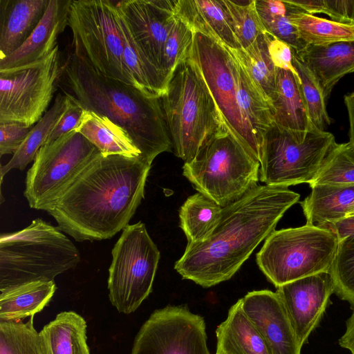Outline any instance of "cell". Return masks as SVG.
I'll return each mask as SVG.
<instances>
[{"label":"cell","mask_w":354,"mask_h":354,"mask_svg":"<svg viewBox=\"0 0 354 354\" xmlns=\"http://www.w3.org/2000/svg\"><path fill=\"white\" fill-rule=\"evenodd\" d=\"M205 326L186 306L157 309L138 330L131 354H210Z\"/></svg>","instance_id":"14"},{"label":"cell","mask_w":354,"mask_h":354,"mask_svg":"<svg viewBox=\"0 0 354 354\" xmlns=\"http://www.w3.org/2000/svg\"><path fill=\"white\" fill-rule=\"evenodd\" d=\"M174 13L193 32L213 37L230 48H241L223 0H178Z\"/></svg>","instance_id":"20"},{"label":"cell","mask_w":354,"mask_h":354,"mask_svg":"<svg viewBox=\"0 0 354 354\" xmlns=\"http://www.w3.org/2000/svg\"><path fill=\"white\" fill-rule=\"evenodd\" d=\"M274 122L290 131H308L311 122L299 86L290 71L277 68L276 88L272 101Z\"/></svg>","instance_id":"24"},{"label":"cell","mask_w":354,"mask_h":354,"mask_svg":"<svg viewBox=\"0 0 354 354\" xmlns=\"http://www.w3.org/2000/svg\"><path fill=\"white\" fill-rule=\"evenodd\" d=\"M100 153L75 130L43 145L26 174L24 195L30 207L47 212Z\"/></svg>","instance_id":"12"},{"label":"cell","mask_w":354,"mask_h":354,"mask_svg":"<svg viewBox=\"0 0 354 354\" xmlns=\"http://www.w3.org/2000/svg\"><path fill=\"white\" fill-rule=\"evenodd\" d=\"M74 130L84 136L103 155L142 156L127 132L102 115L84 109L80 124Z\"/></svg>","instance_id":"27"},{"label":"cell","mask_w":354,"mask_h":354,"mask_svg":"<svg viewBox=\"0 0 354 354\" xmlns=\"http://www.w3.org/2000/svg\"><path fill=\"white\" fill-rule=\"evenodd\" d=\"M349 122V142L354 146V91L344 96Z\"/></svg>","instance_id":"45"},{"label":"cell","mask_w":354,"mask_h":354,"mask_svg":"<svg viewBox=\"0 0 354 354\" xmlns=\"http://www.w3.org/2000/svg\"><path fill=\"white\" fill-rule=\"evenodd\" d=\"M86 322L75 311H62L39 332L44 354H91Z\"/></svg>","instance_id":"25"},{"label":"cell","mask_w":354,"mask_h":354,"mask_svg":"<svg viewBox=\"0 0 354 354\" xmlns=\"http://www.w3.org/2000/svg\"><path fill=\"white\" fill-rule=\"evenodd\" d=\"M151 166L142 156L100 153L47 212L77 241L110 239L140 205Z\"/></svg>","instance_id":"1"},{"label":"cell","mask_w":354,"mask_h":354,"mask_svg":"<svg viewBox=\"0 0 354 354\" xmlns=\"http://www.w3.org/2000/svg\"><path fill=\"white\" fill-rule=\"evenodd\" d=\"M336 143L332 133L316 127L290 131L274 124L262 142L259 180L286 187L309 184Z\"/></svg>","instance_id":"10"},{"label":"cell","mask_w":354,"mask_h":354,"mask_svg":"<svg viewBox=\"0 0 354 354\" xmlns=\"http://www.w3.org/2000/svg\"><path fill=\"white\" fill-rule=\"evenodd\" d=\"M334 284L329 272H322L277 288L299 344L302 346L319 324Z\"/></svg>","instance_id":"15"},{"label":"cell","mask_w":354,"mask_h":354,"mask_svg":"<svg viewBox=\"0 0 354 354\" xmlns=\"http://www.w3.org/2000/svg\"><path fill=\"white\" fill-rule=\"evenodd\" d=\"M68 26L80 59L106 77L136 86L124 63L114 1L71 0Z\"/></svg>","instance_id":"9"},{"label":"cell","mask_w":354,"mask_h":354,"mask_svg":"<svg viewBox=\"0 0 354 354\" xmlns=\"http://www.w3.org/2000/svg\"><path fill=\"white\" fill-rule=\"evenodd\" d=\"M259 169L260 162L225 128L185 162L183 174L198 192L224 207L257 185Z\"/></svg>","instance_id":"7"},{"label":"cell","mask_w":354,"mask_h":354,"mask_svg":"<svg viewBox=\"0 0 354 354\" xmlns=\"http://www.w3.org/2000/svg\"><path fill=\"white\" fill-rule=\"evenodd\" d=\"M32 127L16 122L0 124V155L14 154L27 138Z\"/></svg>","instance_id":"41"},{"label":"cell","mask_w":354,"mask_h":354,"mask_svg":"<svg viewBox=\"0 0 354 354\" xmlns=\"http://www.w3.org/2000/svg\"><path fill=\"white\" fill-rule=\"evenodd\" d=\"M80 261L75 244L58 227L43 219L0 236V289L54 279Z\"/></svg>","instance_id":"6"},{"label":"cell","mask_w":354,"mask_h":354,"mask_svg":"<svg viewBox=\"0 0 354 354\" xmlns=\"http://www.w3.org/2000/svg\"><path fill=\"white\" fill-rule=\"evenodd\" d=\"M305 12L324 13L337 23L354 26V0H287Z\"/></svg>","instance_id":"40"},{"label":"cell","mask_w":354,"mask_h":354,"mask_svg":"<svg viewBox=\"0 0 354 354\" xmlns=\"http://www.w3.org/2000/svg\"><path fill=\"white\" fill-rule=\"evenodd\" d=\"M216 354H219V353H216Z\"/></svg>","instance_id":"47"},{"label":"cell","mask_w":354,"mask_h":354,"mask_svg":"<svg viewBox=\"0 0 354 354\" xmlns=\"http://www.w3.org/2000/svg\"><path fill=\"white\" fill-rule=\"evenodd\" d=\"M296 54L317 82L326 101L338 81L354 72V40L307 45Z\"/></svg>","instance_id":"19"},{"label":"cell","mask_w":354,"mask_h":354,"mask_svg":"<svg viewBox=\"0 0 354 354\" xmlns=\"http://www.w3.org/2000/svg\"><path fill=\"white\" fill-rule=\"evenodd\" d=\"M292 64L299 77V89L313 124L319 130L330 124L326 106V100L323 93L312 74L301 62L292 49Z\"/></svg>","instance_id":"36"},{"label":"cell","mask_w":354,"mask_h":354,"mask_svg":"<svg viewBox=\"0 0 354 354\" xmlns=\"http://www.w3.org/2000/svg\"><path fill=\"white\" fill-rule=\"evenodd\" d=\"M111 255L109 298L119 313L129 315L152 292L160 253L145 223L138 222L122 230Z\"/></svg>","instance_id":"11"},{"label":"cell","mask_w":354,"mask_h":354,"mask_svg":"<svg viewBox=\"0 0 354 354\" xmlns=\"http://www.w3.org/2000/svg\"><path fill=\"white\" fill-rule=\"evenodd\" d=\"M71 103L65 95L58 93L52 106L34 125L27 138L9 162L0 167V180L11 169L24 170L34 160L39 149L44 145L50 132Z\"/></svg>","instance_id":"29"},{"label":"cell","mask_w":354,"mask_h":354,"mask_svg":"<svg viewBox=\"0 0 354 354\" xmlns=\"http://www.w3.org/2000/svg\"><path fill=\"white\" fill-rule=\"evenodd\" d=\"M59 83L71 101L123 128L149 163L160 153L171 151L160 97L97 73L74 53L62 66Z\"/></svg>","instance_id":"3"},{"label":"cell","mask_w":354,"mask_h":354,"mask_svg":"<svg viewBox=\"0 0 354 354\" xmlns=\"http://www.w3.org/2000/svg\"><path fill=\"white\" fill-rule=\"evenodd\" d=\"M240 299L243 312L263 339L270 354H301L302 346L276 292L254 290Z\"/></svg>","instance_id":"17"},{"label":"cell","mask_w":354,"mask_h":354,"mask_svg":"<svg viewBox=\"0 0 354 354\" xmlns=\"http://www.w3.org/2000/svg\"><path fill=\"white\" fill-rule=\"evenodd\" d=\"M230 49L272 109L276 88L277 68L270 59L265 33L259 35L246 48Z\"/></svg>","instance_id":"31"},{"label":"cell","mask_w":354,"mask_h":354,"mask_svg":"<svg viewBox=\"0 0 354 354\" xmlns=\"http://www.w3.org/2000/svg\"><path fill=\"white\" fill-rule=\"evenodd\" d=\"M219 354H270L263 339L243 312L241 299L228 310L216 330Z\"/></svg>","instance_id":"22"},{"label":"cell","mask_w":354,"mask_h":354,"mask_svg":"<svg viewBox=\"0 0 354 354\" xmlns=\"http://www.w3.org/2000/svg\"><path fill=\"white\" fill-rule=\"evenodd\" d=\"M50 0H0V59L17 50L30 36Z\"/></svg>","instance_id":"21"},{"label":"cell","mask_w":354,"mask_h":354,"mask_svg":"<svg viewBox=\"0 0 354 354\" xmlns=\"http://www.w3.org/2000/svg\"><path fill=\"white\" fill-rule=\"evenodd\" d=\"M326 228L337 236L339 242L350 236H354V216L318 225Z\"/></svg>","instance_id":"44"},{"label":"cell","mask_w":354,"mask_h":354,"mask_svg":"<svg viewBox=\"0 0 354 354\" xmlns=\"http://www.w3.org/2000/svg\"><path fill=\"white\" fill-rule=\"evenodd\" d=\"M299 198L298 193L286 187H254L223 207L216 227L206 239L187 243L174 269L183 279L204 288L227 281Z\"/></svg>","instance_id":"2"},{"label":"cell","mask_w":354,"mask_h":354,"mask_svg":"<svg viewBox=\"0 0 354 354\" xmlns=\"http://www.w3.org/2000/svg\"><path fill=\"white\" fill-rule=\"evenodd\" d=\"M115 8L123 41L124 63L136 87L149 95L161 97L167 84L165 73L149 60L138 46L116 2Z\"/></svg>","instance_id":"28"},{"label":"cell","mask_w":354,"mask_h":354,"mask_svg":"<svg viewBox=\"0 0 354 354\" xmlns=\"http://www.w3.org/2000/svg\"><path fill=\"white\" fill-rule=\"evenodd\" d=\"M175 1L176 0L115 1L138 46L149 60L162 72L165 46L176 19Z\"/></svg>","instance_id":"16"},{"label":"cell","mask_w":354,"mask_h":354,"mask_svg":"<svg viewBox=\"0 0 354 354\" xmlns=\"http://www.w3.org/2000/svg\"><path fill=\"white\" fill-rule=\"evenodd\" d=\"M33 317L26 322H0V354H44Z\"/></svg>","instance_id":"35"},{"label":"cell","mask_w":354,"mask_h":354,"mask_svg":"<svg viewBox=\"0 0 354 354\" xmlns=\"http://www.w3.org/2000/svg\"><path fill=\"white\" fill-rule=\"evenodd\" d=\"M229 12L238 42L244 48L261 35L268 32L256 8V0H223Z\"/></svg>","instance_id":"37"},{"label":"cell","mask_w":354,"mask_h":354,"mask_svg":"<svg viewBox=\"0 0 354 354\" xmlns=\"http://www.w3.org/2000/svg\"><path fill=\"white\" fill-rule=\"evenodd\" d=\"M160 102L174 153L185 162L192 160L212 136L227 128L189 54L171 74Z\"/></svg>","instance_id":"5"},{"label":"cell","mask_w":354,"mask_h":354,"mask_svg":"<svg viewBox=\"0 0 354 354\" xmlns=\"http://www.w3.org/2000/svg\"><path fill=\"white\" fill-rule=\"evenodd\" d=\"M300 203L306 223L321 225L346 217L354 205V185H319Z\"/></svg>","instance_id":"26"},{"label":"cell","mask_w":354,"mask_h":354,"mask_svg":"<svg viewBox=\"0 0 354 354\" xmlns=\"http://www.w3.org/2000/svg\"><path fill=\"white\" fill-rule=\"evenodd\" d=\"M71 0H50L40 22L27 40L13 53L0 59V70L41 60L57 46V38L68 26Z\"/></svg>","instance_id":"18"},{"label":"cell","mask_w":354,"mask_h":354,"mask_svg":"<svg viewBox=\"0 0 354 354\" xmlns=\"http://www.w3.org/2000/svg\"><path fill=\"white\" fill-rule=\"evenodd\" d=\"M268 53L276 68L292 72L300 81L299 75L292 64V48L284 41L277 38L271 33H265Z\"/></svg>","instance_id":"42"},{"label":"cell","mask_w":354,"mask_h":354,"mask_svg":"<svg viewBox=\"0 0 354 354\" xmlns=\"http://www.w3.org/2000/svg\"><path fill=\"white\" fill-rule=\"evenodd\" d=\"M83 111L82 107L71 101L68 109L50 132L44 145L50 144L65 133L75 129L80 124Z\"/></svg>","instance_id":"43"},{"label":"cell","mask_w":354,"mask_h":354,"mask_svg":"<svg viewBox=\"0 0 354 354\" xmlns=\"http://www.w3.org/2000/svg\"><path fill=\"white\" fill-rule=\"evenodd\" d=\"M54 281H32L0 289V322H19L34 317L50 302Z\"/></svg>","instance_id":"23"},{"label":"cell","mask_w":354,"mask_h":354,"mask_svg":"<svg viewBox=\"0 0 354 354\" xmlns=\"http://www.w3.org/2000/svg\"><path fill=\"white\" fill-rule=\"evenodd\" d=\"M288 7L289 19L298 37L307 45H323L354 40V26L340 24L305 12L283 0Z\"/></svg>","instance_id":"30"},{"label":"cell","mask_w":354,"mask_h":354,"mask_svg":"<svg viewBox=\"0 0 354 354\" xmlns=\"http://www.w3.org/2000/svg\"><path fill=\"white\" fill-rule=\"evenodd\" d=\"M223 207L197 192L189 196L179 210L180 226L188 243L206 239L216 227Z\"/></svg>","instance_id":"32"},{"label":"cell","mask_w":354,"mask_h":354,"mask_svg":"<svg viewBox=\"0 0 354 354\" xmlns=\"http://www.w3.org/2000/svg\"><path fill=\"white\" fill-rule=\"evenodd\" d=\"M189 57L198 68L230 133L260 162L261 147L274 124L272 109L231 49L194 32Z\"/></svg>","instance_id":"4"},{"label":"cell","mask_w":354,"mask_h":354,"mask_svg":"<svg viewBox=\"0 0 354 354\" xmlns=\"http://www.w3.org/2000/svg\"><path fill=\"white\" fill-rule=\"evenodd\" d=\"M319 185H354V146L337 144L324 159L310 187Z\"/></svg>","instance_id":"33"},{"label":"cell","mask_w":354,"mask_h":354,"mask_svg":"<svg viewBox=\"0 0 354 354\" xmlns=\"http://www.w3.org/2000/svg\"><path fill=\"white\" fill-rule=\"evenodd\" d=\"M256 8L266 30L288 44L296 52L306 45L299 38L288 16V7L284 1L256 0Z\"/></svg>","instance_id":"34"},{"label":"cell","mask_w":354,"mask_h":354,"mask_svg":"<svg viewBox=\"0 0 354 354\" xmlns=\"http://www.w3.org/2000/svg\"><path fill=\"white\" fill-rule=\"evenodd\" d=\"M339 246L332 231L306 223L274 230L257 254V263L276 288L285 283L329 272Z\"/></svg>","instance_id":"8"},{"label":"cell","mask_w":354,"mask_h":354,"mask_svg":"<svg viewBox=\"0 0 354 354\" xmlns=\"http://www.w3.org/2000/svg\"><path fill=\"white\" fill-rule=\"evenodd\" d=\"M334 292L348 301L354 310V236L339 242L338 249L329 270Z\"/></svg>","instance_id":"38"},{"label":"cell","mask_w":354,"mask_h":354,"mask_svg":"<svg viewBox=\"0 0 354 354\" xmlns=\"http://www.w3.org/2000/svg\"><path fill=\"white\" fill-rule=\"evenodd\" d=\"M61 74L58 45L41 60L0 70V124L32 127L46 113Z\"/></svg>","instance_id":"13"},{"label":"cell","mask_w":354,"mask_h":354,"mask_svg":"<svg viewBox=\"0 0 354 354\" xmlns=\"http://www.w3.org/2000/svg\"><path fill=\"white\" fill-rule=\"evenodd\" d=\"M193 39L194 32L176 17L164 49L162 69L167 82L176 66L187 57Z\"/></svg>","instance_id":"39"},{"label":"cell","mask_w":354,"mask_h":354,"mask_svg":"<svg viewBox=\"0 0 354 354\" xmlns=\"http://www.w3.org/2000/svg\"><path fill=\"white\" fill-rule=\"evenodd\" d=\"M354 216V205L347 216Z\"/></svg>","instance_id":"46"}]
</instances>
